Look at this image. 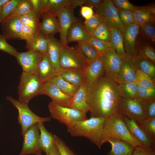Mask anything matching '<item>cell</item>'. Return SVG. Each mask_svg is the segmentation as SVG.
Segmentation results:
<instances>
[{
  "label": "cell",
  "instance_id": "obj_56",
  "mask_svg": "<svg viewBox=\"0 0 155 155\" xmlns=\"http://www.w3.org/2000/svg\"><path fill=\"white\" fill-rule=\"evenodd\" d=\"M86 0H70L68 6L70 9H73L77 7L83 6L85 5Z\"/></svg>",
  "mask_w": 155,
  "mask_h": 155
},
{
  "label": "cell",
  "instance_id": "obj_49",
  "mask_svg": "<svg viewBox=\"0 0 155 155\" xmlns=\"http://www.w3.org/2000/svg\"><path fill=\"white\" fill-rule=\"evenodd\" d=\"M56 146L61 155H76L61 138L54 135Z\"/></svg>",
  "mask_w": 155,
  "mask_h": 155
},
{
  "label": "cell",
  "instance_id": "obj_35",
  "mask_svg": "<svg viewBox=\"0 0 155 155\" xmlns=\"http://www.w3.org/2000/svg\"><path fill=\"white\" fill-rule=\"evenodd\" d=\"M137 69L155 81V63L146 58L136 57L134 59Z\"/></svg>",
  "mask_w": 155,
  "mask_h": 155
},
{
  "label": "cell",
  "instance_id": "obj_57",
  "mask_svg": "<svg viewBox=\"0 0 155 155\" xmlns=\"http://www.w3.org/2000/svg\"><path fill=\"white\" fill-rule=\"evenodd\" d=\"M104 0H86L85 6L91 8H98L102 3Z\"/></svg>",
  "mask_w": 155,
  "mask_h": 155
},
{
  "label": "cell",
  "instance_id": "obj_55",
  "mask_svg": "<svg viewBox=\"0 0 155 155\" xmlns=\"http://www.w3.org/2000/svg\"><path fill=\"white\" fill-rule=\"evenodd\" d=\"M33 10L38 15L39 18H41L42 13L41 0H30Z\"/></svg>",
  "mask_w": 155,
  "mask_h": 155
},
{
  "label": "cell",
  "instance_id": "obj_29",
  "mask_svg": "<svg viewBox=\"0 0 155 155\" xmlns=\"http://www.w3.org/2000/svg\"><path fill=\"white\" fill-rule=\"evenodd\" d=\"M52 37L46 36L40 32L36 34L32 40L26 42V48L28 51L46 53L47 52L49 41Z\"/></svg>",
  "mask_w": 155,
  "mask_h": 155
},
{
  "label": "cell",
  "instance_id": "obj_25",
  "mask_svg": "<svg viewBox=\"0 0 155 155\" xmlns=\"http://www.w3.org/2000/svg\"><path fill=\"white\" fill-rule=\"evenodd\" d=\"M40 134L39 145L40 148L46 154L50 152L56 146L54 135L48 131L43 123H37Z\"/></svg>",
  "mask_w": 155,
  "mask_h": 155
},
{
  "label": "cell",
  "instance_id": "obj_40",
  "mask_svg": "<svg viewBox=\"0 0 155 155\" xmlns=\"http://www.w3.org/2000/svg\"><path fill=\"white\" fill-rule=\"evenodd\" d=\"M20 0H9L0 10V23L9 17L14 10Z\"/></svg>",
  "mask_w": 155,
  "mask_h": 155
},
{
  "label": "cell",
  "instance_id": "obj_6",
  "mask_svg": "<svg viewBox=\"0 0 155 155\" xmlns=\"http://www.w3.org/2000/svg\"><path fill=\"white\" fill-rule=\"evenodd\" d=\"M43 84L37 75L22 72L18 86V100L28 104L32 98L39 95Z\"/></svg>",
  "mask_w": 155,
  "mask_h": 155
},
{
  "label": "cell",
  "instance_id": "obj_59",
  "mask_svg": "<svg viewBox=\"0 0 155 155\" xmlns=\"http://www.w3.org/2000/svg\"><path fill=\"white\" fill-rule=\"evenodd\" d=\"M9 0H0V10Z\"/></svg>",
  "mask_w": 155,
  "mask_h": 155
},
{
  "label": "cell",
  "instance_id": "obj_32",
  "mask_svg": "<svg viewBox=\"0 0 155 155\" xmlns=\"http://www.w3.org/2000/svg\"><path fill=\"white\" fill-rule=\"evenodd\" d=\"M110 42L113 48L121 58L127 56L125 52L122 35L117 28H111Z\"/></svg>",
  "mask_w": 155,
  "mask_h": 155
},
{
  "label": "cell",
  "instance_id": "obj_12",
  "mask_svg": "<svg viewBox=\"0 0 155 155\" xmlns=\"http://www.w3.org/2000/svg\"><path fill=\"white\" fill-rule=\"evenodd\" d=\"M40 131L37 123L30 127L23 136L22 147L19 155H37L42 152L40 147Z\"/></svg>",
  "mask_w": 155,
  "mask_h": 155
},
{
  "label": "cell",
  "instance_id": "obj_54",
  "mask_svg": "<svg viewBox=\"0 0 155 155\" xmlns=\"http://www.w3.org/2000/svg\"><path fill=\"white\" fill-rule=\"evenodd\" d=\"M80 13L82 17L84 18L85 20L90 18L94 14L92 8L86 6L81 7Z\"/></svg>",
  "mask_w": 155,
  "mask_h": 155
},
{
  "label": "cell",
  "instance_id": "obj_9",
  "mask_svg": "<svg viewBox=\"0 0 155 155\" xmlns=\"http://www.w3.org/2000/svg\"><path fill=\"white\" fill-rule=\"evenodd\" d=\"M118 113L137 123L146 119L140 101L121 96L119 105Z\"/></svg>",
  "mask_w": 155,
  "mask_h": 155
},
{
  "label": "cell",
  "instance_id": "obj_15",
  "mask_svg": "<svg viewBox=\"0 0 155 155\" xmlns=\"http://www.w3.org/2000/svg\"><path fill=\"white\" fill-rule=\"evenodd\" d=\"M123 119L131 135L142 145L155 150V142L137 122L124 116Z\"/></svg>",
  "mask_w": 155,
  "mask_h": 155
},
{
  "label": "cell",
  "instance_id": "obj_20",
  "mask_svg": "<svg viewBox=\"0 0 155 155\" xmlns=\"http://www.w3.org/2000/svg\"><path fill=\"white\" fill-rule=\"evenodd\" d=\"M133 12L135 24L140 26L147 23H155L154 5L135 6Z\"/></svg>",
  "mask_w": 155,
  "mask_h": 155
},
{
  "label": "cell",
  "instance_id": "obj_16",
  "mask_svg": "<svg viewBox=\"0 0 155 155\" xmlns=\"http://www.w3.org/2000/svg\"><path fill=\"white\" fill-rule=\"evenodd\" d=\"M22 24L19 17L10 16L1 23L3 35L6 40H21Z\"/></svg>",
  "mask_w": 155,
  "mask_h": 155
},
{
  "label": "cell",
  "instance_id": "obj_21",
  "mask_svg": "<svg viewBox=\"0 0 155 155\" xmlns=\"http://www.w3.org/2000/svg\"><path fill=\"white\" fill-rule=\"evenodd\" d=\"M90 37L84 24L78 20L72 25L69 30L66 40L67 44L74 42L78 43L88 42Z\"/></svg>",
  "mask_w": 155,
  "mask_h": 155
},
{
  "label": "cell",
  "instance_id": "obj_30",
  "mask_svg": "<svg viewBox=\"0 0 155 155\" xmlns=\"http://www.w3.org/2000/svg\"><path fill=\"white\" fill-rule=\"evenodd\" d=\"M42 13L57 17L59 12L68 5L70 0H41Z\"/></svg>",
  "mask_w": 155,
  "mask_h": 155
},
{
  "label": "cell",
  "instance_id": "obj_37",
  "mask_svg": "<svg viewBox=\"0 0 155 155\" xmlns=\"http://www.w3.org/2000/svg\"><path fill=\"white\" fill-rule=\"evenodd\" d=\"M89 33L90 37L110 42L111 28L103 22L95 30Z\"/></svg>",
  "mask_w": 155,
  "mask_h": 155
},
{
  "label": "cell",
  "instance_id": "obj_34",
  "mask_svg": "<svg viewBox=\"0 0 155 155\" xmlns=\"http://www.w3.org/2000/svg\"><path fill=\"white\" fill-rule=\"evenodd\" d=\"M70 84L80 86L84 82V70H62L59 74Z\"/></svg>",
  "mask_w": 155,
  "mask_h": 155
},
{
  "label": "cell",
  "instance_id": "obj_5",
  "mask_svg": "<svg viewBox=\"0 0 155 155\" xmlns=\"http://www.w3.org/2000/svg\"><path fill=\"white\" fill-rule=\"evenodd\" d=\"M6 98L18 110V122L21 126V134L22 136L33 125L51 121V117H41L35 114L29 108L28 104L14 99L10 96H7Z\"/></svg>",
  "mask_w": 155,
  "mask_h": 155
},
{
  "label": "cell",
  "instance_id": "obj_11",
  "mask_svg": "<svg viewBox=\"0 0 155 155\" xmlns=\"http://www.w3.org/2000/svg\"><path fill=\"white\" fill-rule=\"evenodd\" d=\"M45 53L38 51H28L18 52L15 57L21 66L23 72L37 75L38 65Z\"/></svg>",
  "mask_w": 155,
  "mask_h": 155
},
{
  "label": "cell",
  "instance_id": "obj_50",
  "mask_svg": "<svg viewBox=\"0 0 155 155\" xmlns=\"http://www.w3.org/2000/svg\"><path fill=\"white\" fill-rule=\"evenodd\" d=\"M4 36L0 34V50L15 57L18 53L17 49L9 44Z\"/></svg>",
  "mask_w": 155,
  "mask_h": 155
},
{
  "label": "cell",
  "instance_id": "obj_1",
  "mask_svg": "<svg viewBox=\"0 0 155 155\" xmlns=\"http://www.w3.org/2000/svg\"><path fill=\"white\" fill-rule=\"evenodd\" d=\"M121 96L120 85L104 75L87 88L86 101L91 117L105 119L118 113Z\"/></svg>",
  "mask_w": 155,
  "mask_h": 155
},
{
  "label": "cell",
  "instance_id": "obj_44",
  "mask_svg": "<svg viewBox=\"0 0 155 155\" xmlns=\"http://www.w3.org/2000/svg\"><path fill=\"white\" fill-rule=\"evenodd\" d=\"M139 100L140 102L146 119L155 118V99Z\"/></svg>",
  "mask_w": 155,
  "mask_h": 155
},
{
  "label": "cell",
  "instance_id": "obj_41",
  "mask_svg": "<svg viewBox=\"0 0 155 155\" xmlns=\"http://www.w3.org/2000/svg\"><path fill=\"white\" fill-rule=\"evenodd\" d=\"M155 81L147 74L137 69L136 82L141 86L147 88H155Z\"/></svg>",
  "mask_w": 155,
  "mask_h": 155
},
{
  "label": "cell",
  "instance_id": "obj_14",
  "mask_svg": "<svg viewBox=\"0 0 155 155\" xmlns=\"http://www.w3.org/2000/svg\"><path fill=\"white\" fill-rule=\"evenodd\" d=\"M39 95H47L59 104L70 108L72 97L63 93L56 85L50 81L43 84Z\"/></svg>",
  "mask_w": 155,
  "mask_h": 155
},
{
  "label": "cell",
  "instance_id": "obj_53",
  "mask_svg": "<svg viewBox=\"0 0 155 155\" xmlns=\"http://www.w3.org/2000/svg\"><path fill=\"white\" fill-rule=\"evenodd\" d=\"M131 155H155V151L152 149L140 146L134 148Z\"/></svg>",
  "mask_w": 155,
  "mask_h": 155
},
{
  "label": "cell",
  "instance_id": "obj_43",
  "mask_svg": "<svg viewBox=\"0 0 155 155\" xmlns=\"http://www.w3.org/2000/svg\"><path fill=\"white\" fill-rule=\"evenodd\" d=\"M95 49L100 56L108 48H113L111 42L90 37L88 41Z\"/></svg>",
  "mask_w": 155,
  "mask_h": 155
},
{
  "label": "cell",
  "instance_id": "obj_45",
  "mask_svg": "<svg viewBox=\"0 0 155 155\" xmlns=\"http://www.w3.org/2000/svg\"><path fill=\"white\" fill-rule=\"evenodd\" d=\"M137 124L155 142V118L146 119Z\"/></svg>",
  "mask_w": 155,
  "mask_h": 155
},
{
  "label": "cell",
  "instance_id": "obj_52",
  "mask_svg": "<svg viewBox=\"0 0 155 155\" xmlns=\"http://www.w3.org/2000/svg\"><path fill=\"white\" fill-rule=\"evenodd\" d=\"M113 4L118 9H122L133 11L135 6L127 0H112Z\"/></svg>",
  "mask_w": 155,
  "mask_h": 155
},
{
  "label": "cell",
  "instance_id": "obj_10",
  "mask_svg": "<svg viewBox=\"0 0 155 155\" xmlns=\"http://www.w3.org/2000/svg\"><path fill=\"white\" fill-rule=\"evenodd\" d=\"M98 59L104 68L106 75L115 81L122 65L121 57L113 48H111L100 55Z\"/></svg>",
  "mask_w": 155,
  "mask_h": 155
},
{
  "label": "cell",
  "instance_id": "obj_19",
  "mask_svg": "<svg viewBox=\"0 0 155 155\" xmlns=\"http://www.w3.org/2000/svg\"><path fill=\"white\" fill-rule=\"evenodd\" d=\"M104 73V68L98 59L88 63L84 70V82L87 87L92 86Z\"/></svg>",
  "mask_w": 155,
  "mask_h": 155
},
{
  "label": "cell",
  "instance_id": "obj_2",
  "mask_svg": "<svg viewBox=\"0 0 155 155\" xmlns=\"http://www.w3.org/2000/svg\"><path fill=\"white\" fill-rule=\"evenodd\" d=\"M105 118L90 117L78 122L67 131L73 137H83L89 140L99 149L105 142L103 133Z\"/></svg>",
  "mask_w": 155,
  "mask_h": 155
},
{
  "label": "cell",
  "instance_id": "obj_42",
  "mask_svg": "<svg viewBox=\"0 0 155 155\" xmlns=\"http://www.w3.org/2000/svg\"><path fill=\"white\" fill-rule=\"evenodd\" d=\"M33 10L30 0H20L11 16L14 15L20 17Z\"/></svg>",
  "mask_w": 155,
  "mask_h": 155
},
{
  "label": "cell",
  "instance_id": "obj_22",
  "mask_svg": "<svg viewBox=\"0 0 155 155\" xmlns=\"http://www.w3.org/2000/svg\"><path fill=\"white\" fill-rule=\"evenodd\" d=\"M58 75L53 67L48 53H46L38 65L37 75L44 83Z\"/></svg>",
  "mask_w": 155,
  "mask_h": 155
},
{
  "label": "cell",
  "instance_id": "obj_27",
  "mask_svg": "<svg viewBox=\"0 0 155 155\" xmlns=\"http://www.w3.org/2000/svg\"><path fill=\"white\" fill-rule=\"evenodd\" d=\"M106 141L111 147L107 155H131L134 148L129 144L116 138L108 137Z\"/></svg>",
  "mask_w": 155,
  "mask_h": 155
},
{
  "label": "cell",
  "instance_id": "obj_60",
  "mask_svg": "<svg viewBox=\"0 0 155 155\" xmlns=\"http://www.w3.org/2000/svg\"><path fill=\"white\" fill-rule=\"evenodd\" d=\"M36 155H43L42 154V153H40Z\"/></svg>",
  "mask_w": 155,
  "mask_h": 155
},
{
  "label": "cell",
  "instance_id": "obj_23",
  "mask_svg": "<svg viewBox=\"0 0 155 155\" xmlns=\"http://www.w3.org/2000/svg\"><path fill=\"white\" fill-rule=\"evenodd\" d=\"M140 36V37L138 38L137 36L136 40L135 45L136 57L147 58L155 63L154 46L141 35Z\"/></svg>",
  "mask_w": 155,
  "mask_h": 155
},
{
  "label": "cell",
  "instance_id": "obj_8",
  "mask_svg": "<svg viewBox=\"0 0 155 155\" xmlns=\"http://www.w3.org/2000/svg\"><path fill=\"white\" fill-rule=\"evenodd\" d=\"M102 21L111 28H117L122 34L126 26L121 21L117 9L111 0H104L96 9V13Z\"/></svg>",
  "mask_w": 155,
  "mask_h": 155
},
{
  "label": "cell",
  "instance_id": "obj_39",
  "mask_svg": "<svg viewBox=\"0 0 155 155\" xmlns=\"http://www.w3.org/2000/svg\"><path fill=\"white\" fill-rule=\"evenodd\" d=\"M138 34L154 46L155 23H147L140 26Z\"/></svg>",
  "mask_w": 155,
  "mask_h": 155
},
{
  "label": "cell",
  "instance_id": "obj_36",
  "mask_svg": "<svg viewBox=\"0 0 155 155\" xmlns=\"http://www.w3.org/2000/svg\"><path fill=\"white\" fill-rule=\"evenodd\" d=\"M118 83L121 88L122 96L131 99H138V86L136 82H119Z\"/></svg>",
  "mask_w": 155,
  "mask_h": 155
},
{
  "label": "cell",
  "instance_id": "obj_7",
  "mask_svg": "<svg viewBox=\"0 0 155 155\" xmlns=\"http://www.w3.org/2000/svg\"><path fill=\"white\" fill-rule=\"evenodd\" d=\"M59 62L62 70H84L88 63L74 47L69 46L62 47Z\"/></svg>",
  "mask_w": 155,
  "mask_h": 155
},
{
  "label": "cell",
  "instance_id": "obj_48",
  "mask_svg": "<svg viewBox=\"0 0 155 155\" xmlns=\"http://www.w3.org/2000/svg\"><path fill=\"white\" fill-rule=\"evenodd\" d=\"M102 22L97 15L94 14L90 18L86 20L84 25L86 30L90 32L95 30Z\"/></svg>",
  "mask_w": 155,
  "mask_h": 155
},
{
  "label": "cell",
  "instance_id": "obj_17",
  "mask_svg": "<svg viewBox=\"0 0 155 155\" xmlns=\"http://www.w3.org/2000/svg\"><path fill=\"white\" fill-rule=\"evenodd\" d=\"M140 26L134 23L126 26L122 34L124 47L127 55L134 59L136 57L135 45Z\"/></svg>",
  "mask_w": 155,
  "mask_h": 155
},
{
  "label": "cell",
  "instance_id": "obj_33",
  "mask_svg": "<svg viewBox=\"0 0 155 155\" xmlns=\"http://www.w3.org/2000/svg\"><path fill=\"white\" fill-rule=\"evenodd\" d=\"M49 81L55 84L63 93L72 97L74 96L80 87L70 84L59 75L53 77Z\"/></svg>",
  "mask_w": 155,
  "mask_h": 155
},
{
  "label": "cell",
  "instance_id": "obj_18",
  "mask_svg": "<svg viewBox=\"0 0 155 155\" xmlns=\"http://www.w3.org/2000/svg\"><path fill=\"white\" fill-rule=\"evenodd\" d=\"M122 65L115 81L119 82H135L137 68L134 59L128 56L121 58Z\"/></svg>",
  "mask_w": 155,
  "mask_h": 155
},
{
  "label": "cell",
  "instance_id": "obj_3",
  "mask_svg": "<svg viewBox=\"0 0 155 155\" xmlns=\"http://www.w3.org/2000/svg\"><path fill=\"white\" fill-rule=\"evenodd\" d=\"M103 133L106 142L107 138L112 137L126 142L134 148L142 146L131 135L124 121L123 116L119 113L105 119Z\"/></svg>",
  "mask_w": 155,
  "mask_h": 155
},
{
  "label": "cell",
  "instance_id": "obj_4",
  "mask_svg": "<svg viewBox=\"0 0 155 155\" xmlns=\"http://www.w3.org/2000/svg\"><path fill=\"white\" fill-rule=\"evenodd\" d=\"M51 117L64 124L67 128L87 119L86 114L76 109L62 106L52 100L48 104Z\"/></svg>",
  "mask_w": 155,
  "mask_h": 155
},
{
  "label": "cell",
  "instance_id": "obj_51",
  "mask_svg": "<svg viewBox=\"0 0 155 155\" xmlns=\"http://www.w3.org/2000/svg\"><path fill=\"white\" fill-rule=\"evenodd\" d=\"M36 33L29 26L22 23L21 40H24L26 42H29L33 38Z\"/></svg>",
  "mask_w": 155,
  "mask_h": 155
},
{
  "label": "cell",
  "instance_id": "obj_24",
  "mask_svg": "<svg viewBox=\"0 0 155 155\" xmlns=\"http://www.w3.org/2000/svg\"><path fill=\"white\" fill-rule=\"evenodd\" d=\"M87 88L84 82L72 97L70 108L76 109L86 114L89 111L86 101Z\"/></svg>",
  "mask_w": 155,
  "mask_h": 155
},
{
  "label": "cell",
  "instance_id": "obj_58",
  "mask_svg": "<svg viewBox=\"0 0 155 155\" xmlns=\"http://www.w3.org/2000/svg\"><path fill=\"white\" fill-rule=\"evenodd\" d=\"M45 155H61L56 146L53 149V150L49 153Z\"/></svg>",
  "mask_w": 155,
  "mask_h": 155
},
{
  "label": "cell",
  "instance_id": "obj_38",
  "mask_svg": "<svg viewBox=\"0 0 155 155\" xmlns=\"http://www.w3.org/2000/svg\"><path fill=\"white\" fill-rule=\"evenodd\" d=\"M22 23L30 27L36 33L40 32L39 17L34 10L19 17Z\"/></svg>",
  "mask_w": 155,
  "mask_h": 155
},
{
  "label": "cell",
  "instance_id": "obj_13",
  "mask_svg": "<svg viewBox=\"0 0 155 155\" xmlns=\"http://www.w3.org/2000/svg\"><path fill=\"white\" fill-rule=\"evenodd\" d=\"M68 5L61 10L56 17L59 27V41L63 47L69 46L66 40L68 31L72 25L78 20L74 14L73 11Z\"/></svg>",
  "mask_w": 155,
  "mask_h": 155
},
{
  "label": "cell",
  "instance_id": "obj_46",
  "mask_svg": "<svg viewBox=\"0 0 155 155\" xmlns=\"http://www.w3.org/2000/svg\"><path fill=\"white\" fill-rule=\"evenodd\" d=\"M117 10L119 19L125 26L135 23L133 11L119 9Z\"/></svg>",
  "mask_w": 155,
  "mask_h": 155
},
{
  "label": "cell",
  "instance_id": "obj_31",
  "mask_svg": "<svg viewBox=\"0 0 155 155\" xmlns=\"http://www.w3.org/2000/svg\"><path fill=\"white\" fill-rule=\"evenodd\" d=\"M74 47L88 63L98 59L100 56L88 42H78Z\"/></svg>",
  "mask_w": 155,
  "mask_h": 155
},
{
  "label": "cell",
  "instance_id": "obj_28",
  "mask_svg": "<svg viewBox=\"0 0 155 155\" xmlns=\"http://www.w3.org/2000/svg\"><path fill=\"white\" fill-rule=\"evenodd\" d=\"M63 47L59 40L53 37L49 41L47 49L50 59L56 72L59 73L62 71L59 62L60 51Z\"/></svg>",
  "mask_w": 155,
  "mask_h": 155
},
{
  "label": "cell",
  "instance_id": "obj_47",
  "mask_svg": "<svg viewBox=\"0 0 155 155\" xmlns=\"http://www.w3.org/2000/svg\"><path fill=\"white\" fill-rule=\"evenodd\" d=\"M137 84L138 86V95L137 100H149L155 99V88H147Z\"/></svg>",
  "mask_w": 155,
  "mask_h": 155
},
{
  "label": "cell",
  "instance_id": "obj_26",
  "mask_svg": "<svg viewBox=\"0 0 155 155\" xmlns=\"http://www.w3.org/2000/svg\"><path fill=\"white\" fill-rule=\"evenodd\" d=\"M41 18L42 21L40 23V32L46 36H52V35L59 32V27L56 17L43 13Z\"/></svg>",
  "mask_w": 155,
  "mask_h": 155
}]
</instances>
